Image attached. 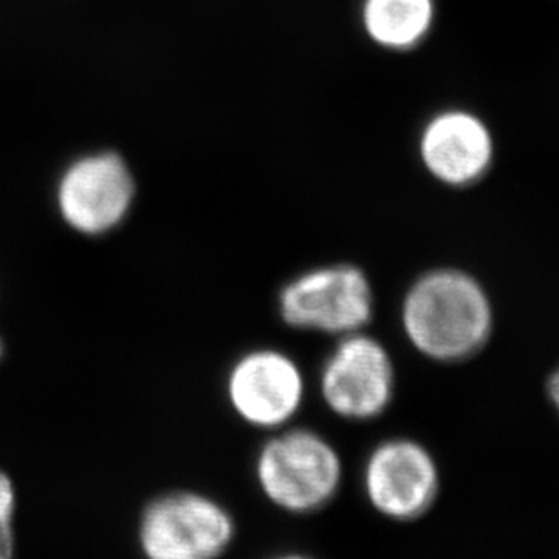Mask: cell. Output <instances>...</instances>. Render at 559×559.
Returning a JSON list of instances; mask_svg holds the SVG:
<instances>
[{
	"instance_id": "6",
	"label": "cell",
	"mask_w": 559,
	"mask_h": 559,
	"mask_svg": "<svg viewBox=\"0 0 559 559\" xmlns=\"http://www.w3.org/2000/svg\"><path fill=\"white\" fill-rule=\"evenodd\" d=\"M306 391L298 361L273 347L243 353L227 371L229 409L242 424L267 435L295 424L306 404Z\"/></svg>"
},
{
	"instance_id": "12",
	"label": "cell",
	"mask_w": 559,
	"mask_h": 559,
	"mask_svg": "<svg viewBox=\"0 0 559 559\" xmlns=\"http://www.w3.org/2000/svg\"><path fill=\"white\" fill-rule=\"evenodd\" d=\"M547 393H549L550 402H552L559 415V366L550 374L549 382H547Z\"/></svg>"
},
{
	"instance_id": "4",
	"label": "cell",
	"mask_w": 559,
	"mask_h": 559,
	"mask_svg": "<svg viewBox=\"0 0 559 559\" xmlns=\"http://www.w3.org/2000/svg\"><path fill=\"white\" fill-rule=\"evenodd\" d=\"M278 311L290 329L342 338L369 325L374 312V290L369 276L356 265H322L295 276L282 287Z\"/></svg>"
},
{
	"instance_id": "5",
	"label": "cell",
	"mask_w": 559,
	"mask_h": 559,
	"mask_svg": "<svg viewBox=\"0 0 559 559\" xmlns=\"http://www.w3.org/2000/svg\"><path fill=\"white\" fill-rule=\"evenodd\" d=\"M318 388L336 418L358 424L380 418L396 394L393 356L366 331L342 336L323 361Z\"/></svg>"
},
{
	"instance_id": "1",
	"label": "cell",
	"mask_w": 559,
	"mask_h": 559,
	"mask_svg": "<svg viewBox=\"0 0 559 559\" xmlns=\"http://www.w3.org/2000/svg\"><path fill=\"white\" fill-rule=\"evenodd\" d=\"M489 290L468 271L443 265L425 271L405 290L400 323L419 355L460 364L485 349L495 333Z\"/></svg>"
},
{
	"instance_id": "8",
	"label": "cell",
	"mask_w": 559,
	"mask_h": 559,
	"mask_svg": "<svg viewBox=\"0 0 559 559\" xmlns=\"http://www.w3.org/2000/svg\"><path fill=\"white\" fill-rule=\"evenodd\" d=\"M361 489L380 516L413 522L435 506L440 490L438 465L418 441L389 438L367 454Z\"/></svg>"
},
{
	"instance_id": "9",
	"label": "cell",
	"mask_w": 559,
	"mask_h": 559,
	"mask_svg": "<svg viewBox=\"0 0 559 559\" xmlns=\"http://www.w3.org/2000/svg\"><path fill=\"white\" fill-rule=\"evenodd\" d=\"M418 155L436 182L452 189L471 188L495 166L496 140L479 115L447 108L432 115L419 131Z\"/></svg>"
},
{
	"instance_id": "3",
	"label": "cell",
	"mask_w": 559,
	"mask_h": 559,
	"mask_svg": "<svg viewBox=\"0 0 559 559\" xmlns=\"http://www.w3.org/2000/svg\"><path fill=\"white\" fill-rule=\"evenodd\" d=\"M237 539V520L211 495L175 489L142 509L136 544L144 559H221Z\"/></svg>"
},
{
	"instance_id": "14",
	"label": "cell",
	"mask_w": 559,
	"mask_h": 559,
	"mask_svg": "<svg viewBox=\"0 0 559 559\" xmlns=\"http://www.w3.org/2000/svg\"><path fill=\"white\" fill-rule=\"evenodd\" d=\"M2 353H4V345H2V340H0V358H2Z\"/></svg>"
},
{
	"instance_id": "11",
	"label": "cell",
	"mask_w": 559,
	"mask_h": 559,
	"mask_svg": "<svg viewBox=\"0 0 559 559\" xmlns=\"http://www.w3.org/2000/svg\"><path fill=\"white\" fill-rule=\"evenodd\" d=\"M15 509V485L0 468V559L15 558V533H13Z\"/></svg>"
},
{
	"instance_id": "13",
	"label": "cell",
	"mask_w": 559,
	"mask_h": 559,
	"mask_svg": "<svg viewBox=\"0 0 559 559\" xmlns=\"http://www.w3.org/2000/svg\"><path fill=\"white\" fill-rule=\"evenodd\" d=\"M267 559H314L312 556L304 555V552H280V555L271 556Z\"/></svg>"
},
{
	"instance_id": "10",
	"label": "cell",
	"mask_w": 559,
	"mask_h": 559,
	"mask_svg": "<svg viewBox=\"0 0 559 559\" xmlns=\"http://www.w3.org/2000/svg\"><path fill=\"white\" fill-rule=\"evenodd\" d=\"M364 29L372 43L409 51L424 43L435 22L432 0H364Z\"/></svg>"
},
{
	"instance_id": "2",
	"label": "cell",
	"mask_w": 559,
	"mask_h": 559,
	"mask_svg": "<svg viewBox=\"0 0 559 559\" xmlns=\"http://www.w3.org/2000/svg\"><path fill=\"white\" fill-rule=\"evenodd\" d=\"M253 474L270 506L290 516H309L336 500L344 460L328 436L289 425L267 435L254 456Z\"/></svg>"
},
{
	"instance_id": "7",
	"label": "cell",
	"mask_w": 559,
	"mask_h": 559,
	"mask_svg": "<svg viewBox=\"0 0 559 559\" xmlns=\"http://www.w3.org/2000/svg\"><path fill=\"white\" fill-rule=\"evenodd\" d=\"M135 197V177L115 151L79 156L66 167L57 186L62 221L84 237L115 231L130 215Z\"/></svg>"
}]
</instances>
